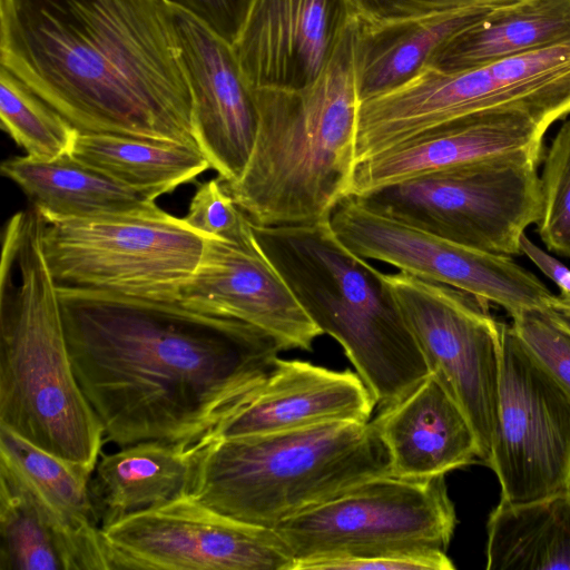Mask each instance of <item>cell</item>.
Segmentation results:
<instances>
[{
  "mask_svg": "<svg viewBox=\"0 0 570 570\" xmlns=\"http://www.w3.org/2000/svg\"><path fill=\"white\" fill-rule=\"evenodd\" d=\"M1 128L26 156L50 161L71 154L78 130L22 80L0 68Z\"/></svg>",
  "mask_w": 570,
  "mask_h": 570,
  "instance_id": "obj_28",
  "label": "cell"
},
{
  "mask_svg": "<svg viewBox=\"0 0 570 570\" xmlns=\"http://www.w3.org/2000/svg\"><path fill=\"white\" fill-rule=\"evenodd\" d=\"M252 226L314 324L341 344L379 409L403 399L430 374L384 273L344 245L330 218Z\"/></svg>",
  "mask_w": 570,
  "mask_h": 570,
  "instance_id": "obj_5",
  "label": "cell"
},
{
  "mask_svg": "<svg viewBox=\"0 0 570 570\" xmlns=\"http://www.w3.org/2000/svg\"><path fill=\"white\" fill-rule=\"evenodd\" d=\"M336 236L365 259L441 283L504 308L514 317L547 309L553 293L511 256L475 249L379 214L355 197L344 198L330 217Z\"/></svg>",
  "mask_w": 570,
  "mask_h": 570,
  "instance_id": "obj_14",
  "label": "cell"
},
{
  "mask_svg": "<svg viewBox=\"0 0 570 570\" xmlns=\"http://www.w3.org/2000/svg\"><path fill=\"white\" fill-rule=\"evenodd\" d=\"M42 243L58 286L176 301L202 262L206 237L156 205L46 222Z\"/></svg>",
  "mask_w": 570,
  "mask_h": 570,
  "instance_id": "obj_9",
  "label": "cell"
},
{
  "mask_svg": "<svg viewBox=\"0 0 570 570\" xmlns=\"http://www.w3.org/2000/svg\"><path fill=\"white\" fill-rule=\"evenodd\" d=\"M430 373L466 414L485 463L494 433L504 323L489 302L405 272L384 274Z\"/></svg>",
  "mask_w": 570,
  "mask_h": 570,
  "instance_id": "obj_11",
  "label": "cell"
},
{
  "mask_svg": "<svg viewBox=\"0 0 570 570\" xmlns=\"http://www.w3.org/2000/svg\"><path fill=\"white\" fill-rule=\"evenodd\" d=\"M485 464L499 481L502 502L570 490V394L505 323L498 414Z\"/></svg>",
  "mask_w": 570,
  "mask_h": 570,
  "instance_id": "obj_12",
  "label": "cell"
},
{
  "mask_svg": "<svg viewBox=\"0 0 570 570\" xmlns=\"http://www.w3.org/2000/svg\"><path fill=\"white\" fill-rule=\"evenodd\" d=\"M92 472L0 425V478L29 501L50 530L66 570H110L90 498Z\"/></svg>",
  "mask_w": 570,
  "mask_h": 570,
  "instance_id": "obj_20",
  "label": "cell"
},
{
  "mask_svg": "<svg viewBox=\"0 0 570 570\" xmlns=\"http://www.w3.org/2000/svg\"><path fill=\"white\" fill-rule=\"evenodd\" d=\"M78 382L105 439L206 442L284 346L245 322L177 301L58 286Z\"/></svg>",
  "mask_w": 570,
  "mask_h": 570,
  "instance_id": "obj_1",
  "label": "cell"
},
{
  "mask_svg": "<svg viewBox=\"0 0 570 570\" xmlns=\"http://www.w3.org/2000/svg\"><path fill=\"white\" fill-rule=\"evenodd\" d=\"M546 311L554 322L570 332V295H554Z\"/></svg>",
  "mask_w": 570,
  "mask_h": 570,
  "instance_id": "obj_37",
  "label": "cell"
},
{
  "mask_svg": "<svg viewBox=\"0 0 570 570\" xmlns=\"http://www.w3.org/2000/svg\"><path fill=\"white\" fill-rule=\"evenodd\" d=\"M518 109L547 130L570 114V40L468 69L426 66L410 81L358 105L355 156L389 149L445 121Z\"/></svg>",
  "mask_w": 570,
  "mask_h": 570,
  "instance_id": "obj_7",
  "label": "cell"
},
{
  "mask_svg": "<svg viewBox=\"0 0 570 570\" xmlns=\"http://www.w3.org/2000/svg\"><path fill=\"white\" fill-rule=\"evenodd\" d=\"M456 524L444 475H382L304 510L274 530L293 570L323 560L446 551Z\"/></svg>",
  "mask_w": 570,
  "mask_h": 570,
  "instance_id": "obj_10",
  "label": "cell"
},
{
  "mask_svg": "<svg viewBox=\"0 0 570 570\" xmlns=\"http://www.w3.org/2000/svg\"><path fill=\"white\" fill-rule=\"evenodd\" d=\"M173 17L193 96L197 144L222 181L233 183L244 173L256 139L255 90L230 43L174 7Z\"/></svg>",
  "mask_w": 570,
  "mask_h": 570,
  "instance_id": "obj_16",
  "label": "cell"
},
{
  "mask_svg": "<svg viewBox=\"0 0 570 570\" xmlns=\"http://www.w3.org/2000/svg\"><path fill=\"white\" fill-rule=\"evenodd\" d=\"M176 301L253 325L275 337L285 350L311 351L314 340L323 334L255 234L242 242L206 237L202 262Z\"/></svg>",
  "mask_w": 570,
  "mask_h": 570,
  "instance_id": "obj_15",
  "label": "cell"
},
{
  "mask_svg": "<svg viewBox=\"0 0 570 570\" xmlns=\"http://www.w3.org/2000/svg\"><path fill=\"white\" fill-rule=\"evenodd\" d=\"M520 252L560 288V294L570 295V269L559 259L535 245L525 234L520 239Z\"/></svg>",
  "mask_w": 570,
  "mask_h": 570,
  "instance_id": "obj_36",
  "label": "cell"
},
{
  "mask_svg": "<svg viewBox=\"0 0 570 570\" xmlns=\"http://www.w3.org/2000/svg\"><path fill=\"white\" fill-rule=\"evenodd\" d=\"M375 401L358 374L276 358L213 439L266 434L328 422H368ZM205 442V443H206Z\"/></svg>",
  "mask_w": 570,
  "mask_h": 570,
  "instance_id": "obj_18",
  "label": "cell"
},
{
  "mask_svg": "<svg viewBox=\"0 0 570 570\" xmlns=\"http://www.w3.org/2000/svg\"><path fill=\"white\" fill-rule=\"evenodd\" d=\"M387 474L389 454L371 421L328 422L200 443L190 494L230 518L274 529Z\"/></svg>",
  "mask_w": 570,
  "mask_h": 570,
  "instance_id": "obj_6",
  "label": "cell"
},
{
  "mask_svg": "<svg viewBox=\"0 0 570 570\" xmlns=\"http://www.w3.org/2000/svg\"><path fill=\"white\" fill-rule=\"evenodd\" d=\"M1 173L46 222L128 214L156 206V196L126 186L71 155L50 161L26 155L8 158Z\"/></svg>",
  "mask_w": 570,
  "mask_h": 570,
  "instance_id": "obj_24",
  "label": "cell"
},
{
  "mask_svg": "<svg viewBox=\"0 0 570 570\" xmlns=\"http://www.w3.org/2000/svg\"><path fill=\"white\" fill-rule=\"evenodd\" d=\"M183 219L205 237L242 242L254 234L252 220L235 203L219 177L198 185Z\"/></svg>",
  "mask_w": 570,
  "mask_h": 570,
  "instance_id": "obj_31",
  "label": "cell"
},
{
  "mask_svg": "<svg viewBox=\"0 0 570 570\" xmlns=\"http://www.w3.org/2000/svg\"><path fill=\"white\" fill-rule=\"evenodd\" d=\"M491 9L466 8L380 26L357 19L354 73L360 102L410 81L454 36Z\"/></svg>",
  "mask_w": 570,
  "mask_h": 570,
  "instance_id": "obj_23",
  "label": "cell"
},
{
  "mask_svg": "<svg viewBox=\"0 0 570 570\" xmlns=\"http://www.w3.org/2000/svg\"><path fill=\"white\" fill-rule=\"evenodd\" d=\"M199 444L142 441L100 454L89 483L100 530L190 493Z\"/></svg>",
  "mask_w": 570,
  "mask_h": 570,
  "instance_id": "obj_22",
  "label": "cell"
},
{
  "mask_svg": "<svg viewBox=\"0 0 570 570\" xmlns=\"http://www.w3.org/2000/svg\"><path fill=\"white\" fill-rule=\"evenodd\" d=\"M355 18L330 65L301 90H255L258 127L242 176L224 183L256 225L330 218L351 195L360 99L354 73Z\"/></svg>",
  "mask_w": 570,
  "mask_h": 570,
  "instance_id": "obj_4",
  "label": "cell"
},
{
  "mask_svg": "<svg viewBox=\"0 0 570 570\" xmlns=\"http://www.w3.org/2000/svg\"><path fill=\"white\" fill-rule=\"evenodd\" d=\"M0 63L78 131L199 148L166 0H0Z\"/></svg>",
  "mask_w": 570,
  "mask_h": 570,
  "instance_id": "obj_2",
  "label": "cell"
},
{
  "mask_svg": "<svg viewBox=\"0 0 570 570\" xmlns=\"http://www.w3.org/2000/svg\"><path fill=\"white\" fill-rule=\"evenodd\" d=\"M455 567L446 551L424 550L371 557H354L323 560L312 563L306 570H453Z\"/></svg>",
  "mask_w": 570,
  "mask_h": 570,
  "instance_id": "obj_34",
  "label": "cell"
},
{
  "mask_svg": "<svg viewBox=\"0 0 570 570\" xmlns=\"http://www.w3.org/2000/svg\"><path fill=\"white\" fill-rule=\"evenodd\" d=\"M541 213L537 225L549 252L570 258V120L563 122L543 155Z\"/></svg>",
  "mask_w": 570,
  "mask_h": 570,
  "instance_id": "obj_30",
  "label": "cell"
},
{
  "mask_svg": "<svg viewBox=\"0 0 570 570\" xmlns=\"http://www.w3.org/2000/svg\"><path fill=\"white\" fill-rule=\"evenodd\" d=\"M45 224L31 207L3 228L0 425L94 471L105 432L73 370L58 285L43 252Z\"/></svg>",
  "mask_w": 570,
  "mask_h": 570,
  "instance_id": "obj_3",
  "label": "cell"
},
{
  "mask_svg": "<svg viewBox=\"0 0 570 570\" xmlns=\"http://www.w3.org/2000/svg\"><path fill=\"white\" fill-rule=\"evenodd\" d=\"M355 18L348 0H252L233 48L254 90H301L320 78Z\"/></svg>",
  "mask_w": 570,
  "mask_h": 570,
  "instance_id": "obj_17",
  "label": "cell"
},
{
  "mask_svg": "<svg viewBox=\"0 0 570 570\" xmlns=\"http://www.w3.org/2000/svg\"><path fill=\"white\" fill-rule=\"evenodd\" d=\"M510 325L528 351L570 394V332L546 309H525L512 317Z\"/></svg>",
  "mask_w": 570,
  "mask_h": 570,
  "instance_id": "obj_32",
  "label": "cell"
},
{
  "mask_svg": "<svg viewBox=\"0 0 570 570\" xmlns=\"http://www.w3.org/2000/svg\"><path fill=\"white\" fill-rule=\"evenodd\" d=\"M100 531L110 570H293L295 564L274 529L230 518L190 493Z\"/></svg>",
  "mask_w": 570,
  "mask_h": 570,
  "instance_id": "obj_13",
  "label": "cell"
},
{
  "mask_svg": "<svg viewBox=\"0 0 570 570\" xmlns=\"http://www.w3.org/2000/svg\"><path fill=\"white\" fill-rule=\"evenodd\" d=\"M570 40V0H515L454 36L430 67L468 69Z\"/></svg>",
  "mask_w": 570,
  "mask_h": 570,
  "instance_id": "obj_25",
  "label": "cell"
},
{
  "mask_svg": "<svg viewBox=\"0 0 570 570\" xmlns=\"http://www.w3.org/2000/svg\"><path fill=\"white\" fill-rule=\"evenodd\" d=\"M131 188L159 197L212 168L204 153L185 144L78 131L70 154Z\"/></svg>",
  "mask_w": 570,
  "mask_h": 570,
  "instance_id": "obj_27",
  "label": "cell"
},
{
  "mask_svg": "<svg viewBox=\"0 0 570 570\" xmlns=\"http://www.w3.org/2000/svg\"><path fill=\"white\" fill-rule=\"evenodd\" d=\"M515 0H348L355 17L372 26L466 8H495Z\"/></svg>",
  "mask_w": 570,
  "mask_h": 570,
  "instance_id": "obj_33",
  "label": "cell"
},
{
  "mask_svg": "<svg viewBox=\"0 0 570 570\" xmlns=\"http://www.w3.org/2000/svg\"><path fill=\"white\" fill-rule=\"evenodd\" d=\"M546 131L532 116L518 109L469 114L357 161L350 196L498 154L543 151Z\"/></svg>",
  "mask_w": 570,
  "mask_h": 570,
  "instance_id": "obj_19",
  "label": "cell"
},
{
  "mask_svg": "<svg viewBox=\"0 0 570 570\" xmlns=\"http://www.w3.org/2000/svg\"><path fill=\"white\" fill-rule=\"evenodd\" d=\"M198 20L218 37L236 41L245 22L252 0H166Z\"/></svg>",
  "mask_w": 570,
  "mask_h": 570,
  "instance_id": "obj_35",
  "label": "cell"
},
{
  "mask_svg": "<svg viewBox=\"0 0 570 570\" xmlns=\"http://www.w3.org/2000/svg\"><path fill=\"white\" fill-rule=\"evenodd\" d=\"M0 570H66L50 530L29 501L0 478Z\"/></svg>",
  "mask_w": 570,
  "mask_h": 570,
  "instance_id": "obj_29",
  "label": "cell"
},
{
  "mask_svg": "<svg viewBox=\"0 0 570 570\" xmlns=\"http://www.w3.org/2000/svg\"><path fill=\"white\" fill-rule=\"evenodd\" d=\"M487 570H570V490L500 501L487 523Z\"/></svg>",
  "mask_w": 570,
  "mask_h": 570,
  "instance_id": "obj_26",
  "label": "cell"
},
{
  "mask_svg": "<svg viewBox=\"0 0 570 570\" xmlns=\"http://www.w3.org/2000/svg\"><path fill=\"white\" fill-rule=\"evenodd\" d=\"M371 422L387 451L390 475H445L480 460L470 420L433 373L403 399L380 409Z\"/></svg>",
  "mask_w": 570,
  "mask_h": 570,
  "instance_id": "obj_21",
  "label": "cell"
},
{
  "mask_svg": "<svg viewBox=\"0 0 570 570\" xmlns=\"http://www.w3.org/2000/svg\"><path fill=\"white\" fill-rule=\"evenodd\" d=\"M543 151L498 154L421 174L355 197L365 207L445 239L519 255L541 213ZM353 197V196H352Z\"/></svg>",
  "mask_w": 570,
  "mask_h": 570,
  "instance_id": "obj_8",
  "label": "cell"
}]
</instances>
